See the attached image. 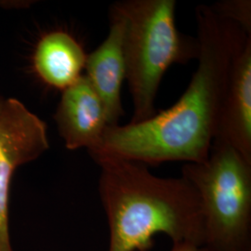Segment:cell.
Instances as JSON below:
<instances>
[{
    "instance_id": "4",
    "label": "cell",
    "mask_w": 251,
    "mask_h": 251,
    "mask_svg": "<svg viewBox=\"0 0 251 251\" xmlns=\"http://www.w3.org/2000/svg\"><path fill=\"white\" fill-rule=\"evenodd\" d=\"M182 177L203 209L206 251H251V163L214 139L206 160L186 163Z\"/></svg>"
},
{
    "instance_id": "6",
    "label": "cell",
    "mask_w": 251,
    "mask_h": 251,
    "mask_svg": "<svg viewBox=\"0 0 251 251\" xmlns=\"http://www.w3.org/2000/svg\"><path fill=\"white\" fill-rule=\"evenodd\" d=\"M110 29L104 41L90 55L85 68L87 77L101 100L107 117L108 126L119 125L124 116L121 90L126 79L123 40L125 21L122 15L110 8Z\"/></svg>"
},
{
    "instance_id": "12",
    "label": "cell",
    "mask_w": 251,
    "mask_h": 251,
    "mask_svg": "<svg viewBox=\"0 0 251 251\" xmlns=\"http://www.w3.org/2000/svg\"><path fill=\"white\" fill-rule=\"evenodd\" d=\"M5 100H3L2 98H0V113L2 111V109L4 107V104H5Z\"/></svg>"
},
{
    "instance_id": "11",
    "label": "cell",
    "mask_w": 251,
    "mask_h": 251,
    "mask_svg": "<svg viewBox=\"0 0 251 251\" xmlns=\"http://www.w3.org/2000/svg\"><path fill=\"white\" fill-rule=\"evenodd\" d=\"M171 251H206L203 247L191 244H173Z\"/></svg>"
},
{
    "instance_id": "3",
    "label": "cell",
    "mask_w": 251,
    "mask_h": 251,
    "mask_svg": "<svg viewBox=\"0 0 251 251\" xmlns=\"http://www.w3.org/2000/svg\"><path fill=\"white\" fill-rule=\"evenodd\" d=\"M112 7L125 21L126 79L133 102L129 123H139L156 114L154 100L168 69L198 59L199 43L178 31L175 0H126Z\"/></svg>"
},
{
    "instance_id": "9",
    "label": "cell",
    "mask_w": 251,
    "mask_h": 251,
    "mask_svg": "<svg viewBox=\"0 0 251 251\" xmlns=\"http://www.w3.org/2000/svg\"><path fill=\"white\" fill-rule=\"evenodd\" d=\"M86 60L84 50L71 35L55 31L38 42L34 66L39 77L48 85L64 90L82 75Z\"/></svg>"
},
{
    "instance_id": "1",
    "label": "cell",
    "mask_w": 251,
    "mask_h": 251,
    "mask_svg": "<svg viewBox=\"0 0 251 251\" xmlns=\"http://www.w3.org/2000/svg\"><path fill=\"white\" fill-rule=\"evenodd\" d=\"M198 66L186 90L171 108L139 123L107 126L94 161L115 158L144 165L206 160L215 139L230 70L251 35L218 15L211 6L196 9Z\"/></svg>"
},
{
    "instance_id": "10",
    "label": "cell",
    "mask_w": 251,
    "mask_h": 251,
    "mask_svg": "<svg viewBox=\"0 0 251 251\" xmlns=\"http://www.w3.org/2000/svg\"><path fill=\"white\" fill-rule=\"evenodd\" d=\"M211 8L218 15L233 22L251 35V0H226L215 3Z\"/></svg>"
},
{
    "instance_id": "8",
    "label": "cell",
    "mask_w": 251,
    "mask_h": 251,
    "mask_svg": "<svg viewBox=\"0 0 251 251\" xmlns=\"http://www.w3.org/2000/svg\"><path fill=\"white\" fill-rule=\"evenodd\" d=\"M215 139L231 145L251 163V36L233 60Z\"/></svg>"
},
{
    "instance_id": "5",
    "label": "cell",
    "mask_w": 251,
    "mask_h": 251,
    "mask_svg": "<svg viewBox=\"0 0 251 251\" xmlns=\"http://www.w3.org/2000/svg\"><path fill=\"white\" fill-rule=\"evenodd\" d=\"M47 126L16 99L5 100L0 113V251H13L9 231V185L19 166L49 149Z\"/></svg>"
},
{
    "instance_id": "2",
    "label": "cell",
    "mask_w": 251,
    "mask_h": 251,
    "mask_svg": "<svg viewBox=\"0 0 251 251\" xmlns=\"http://www.w3.org/2000/svg\"><path fill=\"white\" fill-rule=\"evenodd\" d=\"M99 195L109 226L108 251H147L164 233L173 244L204 245L203 209L183 178H161L137 162L97 160Z\"/></svg>"
},
{
    "instance_id": "7",
    "label": "cell",
    "mask_w": 251,
    "mask_h": 251,
    "mask_svg": "<svg viewBox=\"0 0 251 251\" xmlns=\"http://www.w3.org/2000/svg\"><path fill=\"white\" fill-rule=\"evenodd\" d=\"M63 91L54 117L60 135L67 149L90 151L109 126L104 106L86 75Z\"/></svg>"
}]
</instances>
